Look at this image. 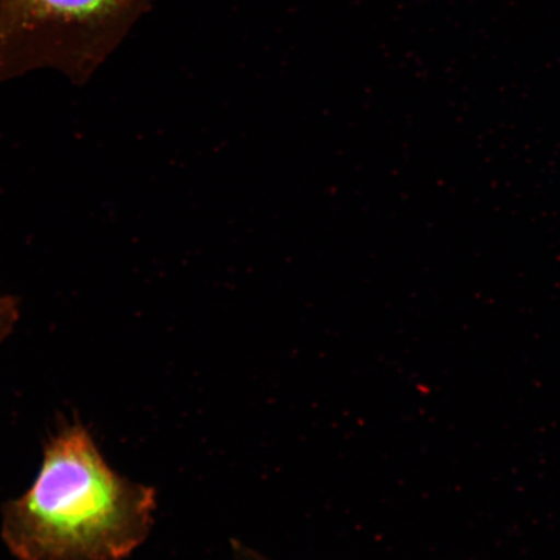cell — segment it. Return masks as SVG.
Instances as JSON below:
<instances>
[{
	"instance_id": "cell-2",
	"label": "cell",
	"mask_w": 560,
	"mask_h": 560,
	"mask_svg": "<svg viewBox=\"0 0 560 560\" xmlns=\"http://www.w3.org/2000/svg\"><path fill=\"white\" fill-rule=\"evenodd\" d=\"M152 0H0V85L52 68L85 85Z\"/></svg>"
},
{
	"instance_id": "cell-5",
	"label": "cell",
	"mask_w": 560,
	"mask_h": 560,
	"mask_svg": "<svg viewBox=\"0 0 560 560\" xmlns=\"http://www.w3.org/2000/svg\"><path fill=\"white\" fill-rule=\"evenodd\" d=\"M20 312V303L16 298L3 295L0 296V318L4 315Z\"/></svg>"
},
{
	"instance_id": "cell-1",
	"label": "cell",
	"mask_w": 560,
	"mask_h": 560,
	"mask_svg": "<svg viewBox=\"0 0 560 560\" xmlns=\"http://www.w3.org/2000/svg\"><path fill=\"white\" fill-rule=\"evenodd\" d=\"M156 490L116 472L85 427L46 444L33 486L3 509L2 538L18 560H124L150 536Z\"/></svg>"
},
{
	"instance_id": "cell-4",
	"label": "cell",
	"mask_w": 560,
	"mask_h": 560,
	"mask_svg": "<svg viewBox=\"0 0 560 560\" xmlns=\"http://www.w3.org/2000/svg\"><path fill=\"white\" fill-rule=\"evenodd\" d=\"M20 318L19 313H12L9 315H5V317L0 318V345L9 338L11 332L13 331V328L18 325V320Z\"/></svg>"
},
{
	"instance_id": "cell-3",
	"label": "cell",
	"mask_w": 560,
	"mask_h": 560,
	"mask_svg": "<svg viewBox=\"0 0 560 560\" xmlns=\"http://www.w3.org/2000/svg\"><path fill=\"white\" fill-rule=\"evenodd\" d=\"M231 546H233V552L236 560H271L268 557L262 556L261 552H257L256 550L248 548L247 545H244L241 541H231Z\"/></svg>"
}]
</instances>
